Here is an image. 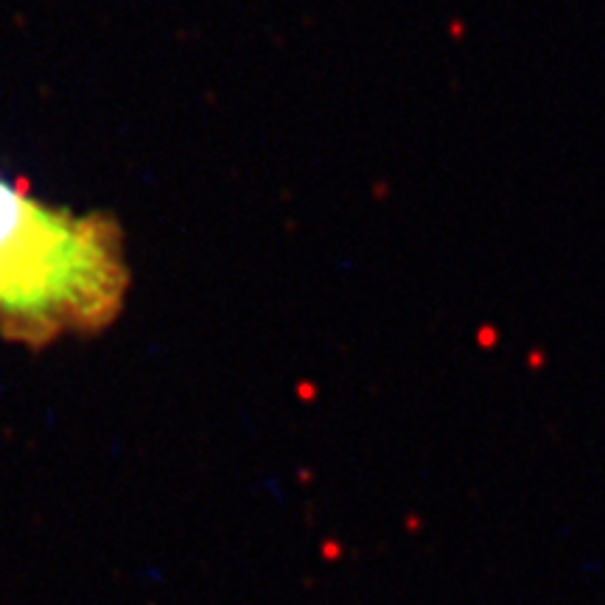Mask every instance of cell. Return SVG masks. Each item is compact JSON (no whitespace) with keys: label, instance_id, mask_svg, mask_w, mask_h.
I'll return each mask as SVG.
<instances>
[{"label":"cell","instance_id":"obj_1","mask_svg":"<svg viewBox=\"0 0 605 605\" xmlns=\"http://www.w3.org/2000/svg\"><path fill=\"white\" fill-rule=\"evenodd\" d=\"M129 294L121 230L0 177V336L45 348L112 326Z\"/></svg>","mask_w":605,"mask_h":605}]
</instances>
